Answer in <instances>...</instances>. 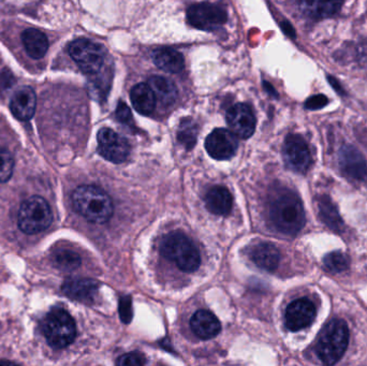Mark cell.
Returning <instances> with one entry per match:
<instances>
[{"label": "cell", "instance_id": "15", "mask_svg": "<svg viewBox=\"0 0 367 366\" xmlns=\"http://www.w3.org/2000/svg\"><path fill=\"white\" fill-rule=\"evenodd\" d=\"M99 284L88 278H71L62 284V292L70 299L91 304L98 293Z\"/></svg>", "mask_w": 367, "mask_h": 366}, {"label": "cell", "instance_id": "33", "mask_svg": "<svg viewBox=\"0 0 367 366\" xmlns=\"http://www.w3.org/2000/svg\"><path fill=\"white\" fill-rule=\"evenodd\" d=\"M329 103V99L324 95H315L306 100L305 108L308 110H319L324 108Z\"/></svg>", "mask_w": 367, "mask_h": 366}, {"label": "cell", "instance_id": "30", "mask_svg": "<svg viewBox=\"0 0 367 366\" xmlns=\"http://www.w3.org/2000/svg\"><path fill=\"white\" fill-rule=\"evenodd\" d=\"M116 363L121 366H142L146 363V359L145 356L140 352H129V354L119 356Z\"/></svg>", "mask_w": 367, "mask_h": 366}, {"label": "cell", "instance_id": "14", "mask_svg": "<svg viewBox=\"0 0 367 366\" xmlns=\"http://www.w3.org/2000/svg\"><path fill=\"white\" fill-rule=\"evenodd\" d=\"M340 166L343 173L353 181L367 184V164L362 154L353 145L340 149Z\"/></svg>", "mask_w": 367, "mask_h": 366}, {"label": "cell", "instance_id": "21", "mask_svg": "<svg viewBox=\"0 0 367 366\" xmlns=\"http://www.w3.org/2000/svg\"><path fill=\"white\" fill-rule=\"evenodd\" d=\"M344 0H301L302 10L313 19H327L335 15Z\"/></svg>", "mask_w": 367, "mask_h": 366}, {"label": "cell", "instance_id": "27", "mask_svg": "<svg viewBox=\"0 0 367 366\" xmlns=\"http://www.w3.org/2000/svg\"><path fill=\"white\" fill-rule=\"evenodd\" d=\"M81 263V257L70 249L58 250L54 256L55 265L62 271L77 270Z\"/></svg>", "mask_w": 367, "mask_h": 366}, {"label": "cell", "instance_id": "23", "mask_svg": "<svg viewBox=\"0 0 367 366\" xmlns=\"http://www.w3.org/2000/svg\"><path fill=\"white\" fill-rule=\"evenodd\" d=\"M25 50L34 60H40L49 50V40L43 32L34 28L25 30L22 35Z\"/></svg>", "mask_w": 367, "mask_h": 366}, {"label": "cell", "instance_id": "32", "mask_svg": "<svg viewBox=\"0 0 367 366\" xmlns=\"http://www.w3.org/2000/svg\"><path fill=\"white\" fill-rule=\"evenodd\" d=\"M119 315L123 324H130L132 319V303L130 297H123L119 301Z\"/></svg>", "mask_w": 367, "mask_h": 366}, {"label": "cell", "instance_id": "25", "mask_svg": "<svg viewBox=\"0 0 367 366\" xmlns=\"http://www.w3.org/2000/svg\"><path fill=\"white\" fill-rule=\"evenodd\" d=\"M148 85L153 89L156 100L163 106H170L176 100L178 89L170 80L155 75L150 79Z\"/></svg>", "mask_w": 367, "mask_h": 366}, {"label": "cell", "instance_id": "9", "mask_svg": "<svg viewBox=\"0 0 367 366\" xmlns=\"http://www.w3.org/2000/svg\"><path fill=\"white\" fill-rule=\"evenodd\" d=\"M98 153L113 164H121L128 158L130 145L123 136L110 128H102L97 134Z\"/></svg>", "mask_w": 367, "mask_h": 366}, {"label": "cell", "instance_id": "2", "mask_svg": "<svg viewBox=\"0 0 367 366\" xmlns=\"http://www.w3.org/2000/svg\"><path fill=\"white\" fill-rule=\"evenodd\" d=\"M74 210L86 221L104 223L113 216V202L108 193L98 186L82 185L73 191Z\"/></svg>", "mask_w": 367, "mask_h": 366}, {"label": "cell", "instance_id": "16", "mask_svg": "<svg viewBox=\"0 0 367 366\" xmlns=\"http://www.w3.org/2000/svg\"><path fill=\"white\" fill-rule=\"evenodd\" d=\"M36 107L37 96L32 87H21L11 98V112L20 121H29L35 114Z\"/></svg>", "mask_w": 367, "mask_h": 366}, {"label": "cell", "instance_id": "11", "mask_svg": "<svg viewBox=\"0 0 367 366\" xmlns=\"http://www.w3.org/2000/svg\"><path fill=\"white\" fill-rule=\"evenodd\" d=\"M237 136L228 129H215L205 140L207 153L216 160H228L232 158L237 153Z\"/></svg>", "mask_w": 367, "mask_h": 366}, {"label": "cell", "instance_id": "3", "mask_svg": "<svg viewBox=\"0 0 367 366\" xmlns=\"http://www.w3.org/2000/svg\"><path fill=\"white\" fill-rule=\"evenodd\" d=\"M161 253L184 272H195L201 265L199 249L187 235L171 232L161 241Z\"/></svg>", "mask_w": 367, "mask_h": 366}, {"label": "cell", "instance_id": "26", "mask_svg": "<svg viewBox=\"0 0 367 366\" xmlns=\"http://www.w3.org/2000/svg\"><path fill=\"white\" fill-rule=\"evenodd\" d=\"M198 136V126L191 119H184L178 127V139L186 149H193Z\"/></svg>", "mask_w": 367, "mask_h": 366}, {"label": "cell", "instance_id": "20", "mask_svg": "<svg viewBox=\"0 0 367 366\" xmlns=\"http://www.w3.org/2000/svg\"><path fill=\"white\" fill-rule=\"evenodd\" d=\"M154 62L159 69L170 73H178L185 67L184 57L178 51L171 47H161L154 51Z\"/></svg>", "mask_w": 367, "mask_h": 366}, {"label": "cell", "instance_id": "4", "mask_svg": "<svg viewBox=\"0 0 367 366\" xmlns=\"http://www.w3.org/2000/svg\"><path fill=\"white\" fill-rule=\"evenodd\" d=\"M349 344V329L344 320L329 322L321 332L317 343V354L324 364L332 365L340 361Z\"/></svg>", "mask_w": 367, "mask_h": 366}, {"label": "cell", "instance_id": "35", "mask_svg": "<svg viewBox=\"0 0 367 366\" xmlns=\"http://www.w3.org/2000/svg\"><path fill=\"white\" fill-rule=\"evenodd\" d=\"M328 81L329 83L332 85L333 88L335 89L338 94L345 95V90H344L343 86L340 85V83L338 82L336 77H332V75H328Z\"/></svg>", "mask_w": 367, "mask_h": 366}, {"label": "cell", "instance_id": "18", "mask_svg": "<svg viewBox=\"0 0 367 366\" xmlns=\"http://www.w3.org/2000/svg\"><path fill=\"white\" fill-rule=\"evenodd\" d=\"M190 327L195 335L201 339H211L220 334L222 324L210 310H200L190 319Z\"/></svg>", "mask_w": 367, "mask_h": 366}, {"label": "cell", "instance_id": "28", "mask_svg": "<svg viewBox=\"0 0 367 366\" xmlns=\"http://www.w3.org/2000/svg\"><path fill=\"white\" fill-rule=\"evenodd\" d=\"M324 267L329 272L340 273L347 270L349 267V258L342 252H332L323 259Z\"/></svg>", "mask_w": 367, "mask_h": 366}, {"label": "cell", "instance_id": "10", "mask_svg": "<svg viewBox=\"0 0 367 366\" xmlns=\"http://www.w3.org/2000/svg\"><path fill=\"white\" fill-rule=\"evenodd\" d=\"M285 162L291 170L305 173L311 164V154L305 140L298 134H289L283 147Z\"/></svg>", "mask_w": 367, "mask_h": 366}, {"label": "cell", "instance_id": "19", "mask_svg": "<svg viewBox=\"0 0 367 366\" xmlns=\"http://www.w3.org/2000/svg\"><path fill=\"white\" fill-rule=\"evenodd\" d=\"M205 206L214 215H228L233 206L230 191L222 186H214L205 195Z\"/></svg>", "mask_w": 367, "mask_h": 366}, {"label": "cell", "instance_id": "22", "mask_svg": "<svg viewBox=\"0 0 367 366\" xmlns=\"http://www.w3.org/2000/svg\"><path fill=\"white\" fill-rule=\"evenodd\" d=\"M130 99L134 110L142 115H150L155 110L156 96L152 87L146 83H140L133 87Z\"/></svg>", "mask_w": 367, "mask_h": 366}, {"label": "cell", "instance_id": "24", "mask_svg": "<svg viewBox=\"0 0 367 366\" xmlns=\"http://www.w3.org/2000/svg\"><path fill=\"white\" fill-rule=\"evenodd\" d=\"M319 216L327 227L335 232H342L344 221L338 213V208L328 196H321L318 200Z\"/></svg>", "mask_w": 367, "mask_h": 366}, {"label": "cell", "instance_id": "6", "mask_svg": "<svg viewBox=\"0 0 367 366\" xmlns=\"http://www.w3.org/2000/svg\"><path fill=\"white\" fill-rule=\"evenodd\" d=\"M52 221V210L43 197H30L22 203L19 210V228L26 234H38L47 230Z\"/></svg>", "mask_w": 367, "mask_h": 366}, {"label": "cell", "instance_id": "17", "mask_svg": "<svg viewBox=\"0 0 367 366\" xmlns=\"http://www.w3.org/2000/svg\"><path fill=\"white\" fill-rule=\"evenodd\" d=\"M248 256L257 267L268 272L276 270L281 261L279 250L271 243L261 242L252 245Z\"/></svg>", "mask_w": 367, "mask_h": 366}, {"label": "cell", "instance_id": "36", "mask_svg": "<svg viewBox=\"0 0 367 366\" xmlns=\"http://www.w3.org/2000/svg\"><path fill=\"white\" fill-rule=\"evenodd\" d=\"M263 86L266 92L269 93L270 96L275 97V98H279V94H277V92L276 90H275V88H274V87L272 86L270 83L263 82Z\"/></svg>", "mask_w": 367, "mask_h": 366}, {"label": "cell", "instance_id": "5", "mask_svg": "<svg viewBox=\"0 0 367 366\" xmlns=\"http://www.w3.org/2000/svg\"><path fill=\"white\" fill-rule=\"evenodd\" d=\"M43 332L49 346L62 349L71 345L77 337V326L64 308H53L43 319Z\"/></svg>", "mask_w": 367, "mask_h": 366}, {"label": "cell", "instance_id": "29", "mask_svg": "<svg viewBox=\"0 0 367 366\" xmlns=\"http://www.w3.org/2000/svg\"><path fill=\"white\" fill-rule=\"evenodd\" d=\"M14 171V159L8 149L0 147V183L10 180Z\"/></svg>", "mask_w": 367, "mask_h": 366}, {"label": "cell", "instance_id": "7", "mask_svg": "<svg viewBox=\"0 0 367 366\" xmlns=\"http://www.w3.org/2000/svg\"><path fill=\"white\" fill-rule=\"evenodd\" d=\"M69 54L82 71L95 75L104 67V53L102 47L91 40H74L69 45Z\"/></svg>", "mask_w": 367, "mask_h": 366}, {"label": "cell", "instance_id": "34", "mask_svg": "<svg viewBox=\"0 0 367 366\" xmlns=\"http://www.w3.org/2000/svg\"><path fill=\"white\" fill-rule=\"evenodd\" d=\"M281 28L285 35L288 36L291 39H296V30H294V26L291 25L290 23L285 21V22L281 23Z\"/></svg>", "mask_w": 367, "mask_h": 366}, {"label": "cell", "instance_id": "1", "mask_svg": "<svg viewBox=\"0 0 367 366\" xmlns=\"http://www.w3.org/2000/svg\"><path fill=\"white\" fill-rule=\"evenodd\" d=\"M270 219L279 232L294 235L305 225V212L298 195L281 189L274 195L269 206Z\"/></svg>", "mask_w": 367, "mask_h": 366}, {"label": "cell", "instance_id": "8", "mask_svg": "<svg viewBox=\"0 0 367 366\" xmlns=\"http://www.w3.org/2000/svg\"><path fill=\"white\" fill-rule=\"evenodd\" d=\"M187 20L190 25L198 29L212 32L227 22L228 14L220 5L210 3H197L188 8Z\"/></svg>", "mask_w": 367, "mask_h": 366}, {"label": "cell", "instance_id": "13", "mask_svg": "<svg viewBox=\"0 0 367 366\" xmlns=\"http://www.w3.org/2000/svg\"><path fill=\"white\" fill-rule=\"evenodd\" d=\"M316 306L311 300L302 297L290 303L285 313V324L287 329L298 332L313 324L316 318Z\"/></svg>", "mask_w": 367, "mask_h": 366}, {"label": "cell", "instance_id": "12", "mask_svg": "<svg viewBox=\"0 0 367 366\" xmlns=\"http://www.w3.org/2000/svg\"><path fill=\"white\" fill-rule=\"evenodd\" d=\"M227 123L230 130L241 139H248L256 130V117L248 104L237 103L230 108Z\"/></svg>", "mask_w": 367, "mask_h": 366}, {"label": "cell", "instance_id": "31", "mask_svg": "<svg viewBox=\"0 0 367 366\" xmlns=\"http://www.w3.org/2000/svg\"><path fill=\"white\" fill-rule=\"evenodd\" d=\"M115 115L116 119H119L121 124L126 125L130 128L134 127L132 114H131L130 109L125 102H119V106L116 108Z\"/></svg>", "mask_w": 367, "mask_h": 366}]
</instances>
